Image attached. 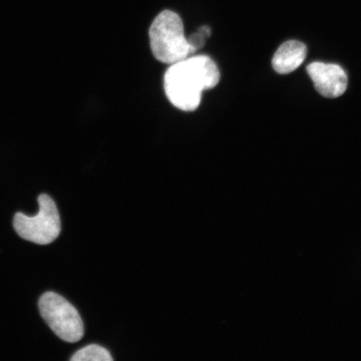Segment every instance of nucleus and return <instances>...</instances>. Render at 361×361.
<instances>
[{
  "label": "nucleus",
  "mask_w": 361,
  "mask_h": 361,
  "mask_svg": "<svg viewBox=\"0 0 361 361\" xmlns=\"http://www.w3.org/2000/svg\"><path fill=\"white\" fill-rule=\"evenodd\" d=\"M151 49L158 61L173 65L193 54L184 35L182 19L177 13L164 11L153 20L149 30Z\"/></svg>",
  "instance_id": "nucleus-2"
},
{
  "label": "nucleus",
  "mask_w": 361,
  "mask_h": 361,
  "mask_svg": "<svg viewBox=\"0 0 361 361\" xmlns=\"http://www.w3.org/2000/svg\"><path fill=\"white\" fill-rule=\"evenodd\" d=\"M71 361H111L110 352L98 345H90L76 352Z\"/></svg>",
  "instance_id": "nucleus-7"
},
{
  "label": "nucleus",
  "mask_w": 361,
  "mask_h": 361,
  "mask_svg": "<svg viewBox=\"0 0 361 361\" xmlns=\"http://www.w3.org/2000/svg\"><path fill=\"white\" fill-rule=\"evenodd\" d=\"M307 72L314 87L322 96L337 98L345 92L348 78L340 66L314 62L307 67Z\"/></svg>",
  "instance_id": "nucleus-5"
},
{
  "label": "nucleus",
  "mask_w": 361,
  "mask_h": 361,
  "mask_svg": "<svg viewBox=\"0 0 361 361\" xmlns=\"http://www.w3.org/2000/svg\"><path fill=\"white\" fill-rule=\"evenodd\" d=\"M219 80L220 71L210 57L189 56L170 65L164 75V90L175 107L193 111L200 105L203 90L214 88Z\"/></svg>",
  "instance_id": "nucleus-1"
},
{
  "label": "nucleus",
  "mask_w": 361,
  "mask_h": 361,
  "mask_svg": "<svg viewBox=\"0 0 361 361\" xmlns=\"http://www.w3.org/2000/svg\"><path fill=\"white\" fill-rule=\"evenodd\" d=\"M39 214L28 216L17 213L13 218V228L20 238L40 245H49L60 235V214L55 202L47 194L38 197Z\"/></svg>",
  "instance_id": "nucleus-3"
},
{
  "label": "nucleus",
  "mask_w": 361,
  "mask_h": 361,
  "mask_svg": "<svg viewBox=\"0 0 361 361\" xmlns=\"http://www.w3.org/2000/svg\"><path fill=\"white\" fill-rule=\"evenodd\" d=\"M307 56L306 45L298 40L284 42L275 52L272 66L279 74L286 75L298 69Z\"/></svg>",
  "instance_id": "nucleus-6"
},
{
  "label": "nucleus",
  "mask_w": 361,
  "mask_h": 361,
  "mask_svg": "<svg viewBox=\"0 0 361 361\" xmlns=\"http://www.w3.org/2000/svg\"><path fill=\"white\" fill-rule=\"evenodd\" d=\"M40 314L56 335L62 341L78 342L84 336L80 315L69 301L54 292H47L39 301Z\"/></svg>",
  "instance_id": "nucleus-4"
},
{
  "label": "nucleus",
  "mask_w": 361,
  "mask_h": 361,
  "mask_svg": "<svg viewBox=\"0 0 361 361\" xmlns=\"http://www.w3.org/2000/svg\"><path fill=\"white\" fill-rule=\"evenodd\" d=\"M211 29L209 26H202L198 29L197 33H194L189 36L188 42L192 49L193 54L196 53L198 49L204 47L206 39L210 37Z\"/></svg>",
  "instance_id": "nucleus-8"
}]
</instances>
